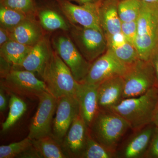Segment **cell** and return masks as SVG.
<instances>
[{
	"label": "cell",
	"mask_w": 158,
	"mask_h": 158,
	"mask_svg": "<svg viewBox=\"0 0 158 158\" xmlns=\"http://www.w3.org/2000/svg\"><path fill=\"white\" fill-rule=\"evenodd\" d=\"M158 98V88L154 87L140 96L123 98L109 110L123 117L134 131L152 123Z\"/></svg>",
	"instance_id": "cell-1"
},
{
	"label": "cell",
	"mask_w": 158,
	"mask_h": 158,
	"mask_svg": "<svg viewBox=\"0 0 158 158\" xmlns=\"http://www.w3.org/2000/svg\"><path fill=\"white\" fill-rule=\"evenodd\" d=\"M90 135L107 149L116 152L122 139L129 129L123 117L109 110H99L88 127Z\"/></svg>",
	"instance_id": "cell-2"
},
{
	"label": "cell",
	"mask_w": 158,
	"mask_h": 158,
	"mask_svg": "<svg viewBox=\"0 0 158 158\" xmlns=\"http://www.w3.org/2000/svg\"><path fill=\"white\" fill-rule=\"evenodd\" d=\"M40 75L45 83L49 93L57 99L62 97L75 95L79 83L56 51H51Z\"/></svg>",
	"instance_id": "cell-3"
},
{
	"label": "cell",
	"mask_w": 158,
	"mask_h": 158,
	"mask_svg": "<svg viewBox=\"0 0 158 158\" xmlns=\"http://www.w3.org/2000/svg\"><path fill=\"white\" fill-rule=\"evenodd\" d=\"M156 6L142 1L137 19L138 30L135 46L139 59L142 60H149L158 43V22Z\"/></svg>",
	"instance_id": "cell-4"
},
{
	"label": "cell",
	"mask_w": 158,
	"mask_h": 158,
	"mask_svg": "<svg viewBox=\"0 0 158 158\" xmlns=\"http://www.w3.org/2000/svg\"><path fill=\"white\" fill-rule=\"evenodd\" d=\"M122 77L124 81L123 98L140 96L157 87L154 70L150 60L138 59L128 66Z\"/></svg>",
	"instance_id": "cell-5"
},
{
	"label": "cell",
	"mask_w": 158,
	"mask_h": 158,
	"mask_svg": "<svg viewBox=\"0 0 158 158\" xmlns=\"http://www.w3.org/2000/svg\"><path fill=\"white\" fill-rule=\"evenodd\" d=\"M1 83L5 90L10 93L29 98H38L44 92L48 91L43 81L35 76L34 73L25 70L12 69Z\"/></svg>",
	"instance_id": "cell-6"
},
{
	"label": "cell",
	"mask_w": 158,
	"mask_h": 158,
	"mask_svg": "<svg viewBox=\"0 0 158 158\" xmlns=\"http://www.w3.org/2000/svg\"><path fill=\"white\" fill-rule=\"evenodd\" d=\"M71 35L80 52L90 63L107 49L104 34L99 30L74 26L72 29Z\"/></svg>",
	"instance_id": "cell-7"
},
{
	"label": "cell",
	"mask_w": 158,
	"mask_h": 158,
	"mask_svg": "<svg viewBox=\"0 0 158 158\" xmlns=\"http://www.w3.org/2000/svg\"><path fill=\"white\" fill-rule=\"evenodd\" d=\"M55 51L68 66L76 81L82 83L87 76L91 63L87 61L68 37L60 36L53 41Z\"/></svg>",
	"instance_id": "cell-8"
},
{
	"label": "cell",
	"mask_w": 158,
	"mask_h": 158,
	"mask_svg": "<svg viewBox=\"0 0 158 158\" xmlns=\"http://www.w3.org/2000/svg\"><path fill=\"white\" fill-rule=\"evenodd\" d=\"M38 98L39 104L27 136L31 140L52 135L53 117L56 110L57 99L48 91L40 94Z\"/></svg>",
	"instance_id": "cell-9"
},
{
	"label": "cell",
	"mask_w": 158,
	"mask_h": 158,
	"mask_svg": "<svg viewBox=\"0 0 158 158\" xmlns=\"http://www.w3.org/2000/svg\"><path fill=\"white\" fill-rule=\"evenodd\" d=\"M128 66L119 61L110 49L91 63L84 83L99 85L110 78L123 76Z\"/></svg>",
	"instance_id": "cell-10"
},
{
	"label": "cell",
	"mask_w": 158,
	"mask_h": 158,
	"mask_svg": "<svg viewBox=\"0 0 158 158\" xmlns=\"http://www.w3.org/2000/svg\"><path fill=\"white\" fill-rule=\"evenodd\" d=\"M80 113L78 102L75 95L62 97L57 99L52 136L61 144L74 119Z\"/></svg>",
	"instance_id": "cell-11"
},
{
	"label": "cell",
	"mask_w": 158,
	"mask_h": 158,
	"mask_svg": "<svg viewBox=\"0 0 158 158\" xmlns=\"http://www.w3.org/2000/svg\"><path fill=\"white\" fill-rule=\"evenodd\" d=\"M100 2L85 3L78 6L68 1H64L61 3V9L66 17L73 23L103 32L99 18Z\"/></svg>",
	"instance_id": "cell-12"
},
{
	"label": "cell",
	"mask_w": 158,
	"mask_h": 158,
	"mask_svg": "<svg viewBox=\"0 0 158 158\" xmlns=\"http://www.w3.org/2000/svg\"><path fill=\"white\" fill-rule=\"evenodd\" d=\"M156 127L152 123L134 131L120 148L117 149V158H144Z\"/></svg>",
	"instance_id": "cell-13"
},
{
	"label": "cell",
	"mask_w": 158,
	"mask_h": 158,
	"mask_svg": "<svg viewBox=\"0 0 158 158\" xmlns=\"http://www.w3.org/2000/svg\"><path fill=\"white\" fill-rule=\"evenodd\" d=\"M88 132V126L80 113L74 119L61 143L62 150L68 158H81Z\"/></svg>",
	"instance_id": "cell-14"
},
{
	"label": "cell",
	"mask_w": 158,
	"mask_h": 158,
	"mask_svg": "<svg viewBox=\"0 0 158 158\" xmlns=\"http://www.w3.org/2000/svg\"><path fill=\"white\" fill-rule=\"evenodd\" d=\"M98 85L79 83L75 93L80 114L88 127L99 110L98 98Z\"/></svg>",
	"instance_id": "cell-15"
},
{
	"label": "cell",
	"mask_w": 158,
	"mask_h": 158,
	"mask_svg": "<svg viewBox=\"0 0 158 158\" xmlns=\"http://www.w3.org/2000/svg\"><path fill=\"white\" fill-rule=\"evenodd\" d=\"M124 81L122 76L110 78L98 85V98L99 110H109L123 99Z\"/></svg>",
	"instance_id": "cell-16"
},
{
	"label": "cell",
	"mask_w": 158,
	"mask_h": 158,
	"mask_svg": "<svg viewBox=\"0 0 158 158\" xmlns=\"http://www.w3.org/2000/svg\"><path fill=\"white\" fill-rule=\"evenodd\" d=\"M118 0H102L100 2L99 18L105 37L121 32V21L118 11Z\"/></svg>",
	"instance_id": "cell-17"
},
{
	"label": "cell",
	"mask_w": 158,
	"mask_h": 158,
	"mask_svg": "<svg viewBox=\"0 0 158 158\" xmlns=\"http://www.w3.org/2000/svg\"><path fill=\"white\" fill-rule=\"evenodd\" d=\"M106 38L107 48L125 65L129 66L140 59L135 46L128 41L121 32Z\"/></svg>",
	"instance_id": "cell-18"
},
{
	"label": "cell",
	"mask_w": 158,
	"mask_h": 158,
	"mask_svg": "<svg viewBox=\"0 0 158 158\" xmlns=\"http://www.w3.org/2000/svg\"><path fill=\"white\" fill-rule=\"evenodd\" d=\"M51 49L48 40L42 38L33 46L21 65L25 70L40 75L50 55Z\"/></svg>",
	"instance_id": "cell-19"
},
{
	"label": "cell",
	"mask_w": 158,
	"mask_h": 158,
	"mask_svg": "<svg viewBox=\"0 0 158 158\" xmlns=\"http://www.w3.org/2000/svg\"><path fill=\"white\" fill-rule=\"evenodd\" d=\"M9 32L10 39L25 45L34 46L42 38L40 27L27 18Z\"/></svg>",
	"instance_id": "cell-20"
},
{
	"label": "cell",
	"mask_w": 158,
	"mask_h": 158,
	"mask_svg": "<svg viewBox=\"0 0 158 158\" xmlns=\"http://www.w3.org/2000/svg\"><path fill=\"white\" fill-rule=\"evenodd\" d=\"M32 47L10 40L1 46V57L14 67L20 66Z\"/></svg>",
	"instance_id": "cell-21"
},
{
	"label": "cell",
	"mask_w": 158,
	"mask_h": 158,
	"mask_svg": "<svg viewBox=\"0 0 158 158\" xmlns=\"http://www.w3.org/2000/svg\"><path fill=\"white\" fill-rule=\"evenodd\" d=\"M32 140L33 146L44 158H67L61 144L52 135Z\"/></svg>",
	"instance_id": "cell-22"
},
{
	"label": "cell",
	"mask_w": 158,
	"mask_h": 158,
	"mask_svg": "<svg viewBox=\"0 0 158 158\" xmlns=\"http://www.w3.org/2000/svg\"><path fill=\"white\" fill-rule=\"evenodd\" d=\"M27 110L25 102L14 94L11 93L9 111L6 120L2 124V131L6 132L20 119Z\"/></svg>",
	"instance_id": "cell-23"
},
{
	"label": "cell",
	"mask_w": 158,
	"mask_h": 158,
	"mask_svg": "<svg viewBox=\"0 0 158 158\" xmlns=\"http://www.w3.org/2000/svg\"><path fill=\"white\" fill-rule=\"evenodd\" d=\"M117 158V152L107 149L95 141L88 132L85 148L80 158Z\"/></svg>",
	"instance_id": "cell-24"
},
{
	"label": "cell",
	"mask_w": 158,
	"mask_h": 158,
	"mask_svg": "<svg viewBox=\"0 0 158 158\" xmlns=\"http://www.w3.org/2000/svg\"><path fill=\"white\" fill-rule=\"evenodd\" d=\"M39 18L40 24L47 31L62 30L66 31L69 30V26L65 20L53 10L46 9L40 11Z\"/></svg>",
	"instance_id": "cell-25"
},
{
	"label": "cell",
	"mask_w": 158,
	"mask_h": 158,
	"mask_svg": "<svg viewBox=\"0 0 158 158\" xmlns=\"http://www.w3.org/2000/svg\"><path fill=\"white\" fill-rule=\"evenodd\" d=\"M142 0H120L118 4V15L121 22L137 20L141 10Z\"/></svg>",
	"instance_id": "cell-26"
},
{
	"label": "cell",
	"mask_w": 158,
	"mask_h": 158,
	"mask_svg": "<svg viewBox=\"0 0 158 158\" xmlns=\"http://www.w3.org/2000/svg\"><path fill=\"white\" fill-rule=\"evenodd\" d=\"M26 18V14L1 5L0 21L1 27L9 31L18 25Z\"/></svg>",
	"instance_id": "cell-27"
},
{
	"label": "cell",
	"mask_w": 158,
	"mask_h": 158,
	"mask_svg": "<svg viewBox=\"0 0 158 158\" xmlns=\"http://www.w3.org/2000/svg\"><path fill=\"white\" fill-rule=\"evenodd\" d=\"M33 146L32 140L27 137L22 141L15 142L8 145L0 146V158L18 157Z\"/></svg>",
	"instance_id": "cell-28"
},
{
	"label": "cell",
	"mask_w": 158,
	"mask_h": 158,
	"mask_svg": "<svg viewBox=\"0 0 158 158\" xmlns=\"http://www.w3.org/2000/svg\"><path fill=\"white\" fill-rule=\"evenodd\" d=\"M3 6L24 14L33 12L34 10L33 0H2Z\"/></svg>",
	"instance_id": "cell-29"
},
{
	"label": "cell",
	"mask_w": 158,
	"mask_h": 158,
	"mask_svg": "<svg viewBox=\"0 0 158 158\" xmlns=\"http://www.w3.org/2000/svg\"><path fill=\"white\" fill-rule=\"evenodd\" d=\"M137 20L128 22H121L122 33L128 41L134 46L137 37Z\"/></svg>",
	"instance_id": "cell-30"
},
{
	"label": "cell",
	"mask_w": 158,
	"mask_h": 158,
	"mask_svg": "<svg viewBox=\"0 0 158 158\" xmlns=\"http://www.w3.org/2000/svg\"><path fill=\"white\" fill-rule=\"evenodd\" d=\"M144 158H158V127H156Z\"/></svg>",
	"instance_id": "cell-31"
},
{
	"label": "cell",
	"mask_w": 158,
	"mask_h": 158,
	"mask_svg": "<svg viewBox=\"0 0 158 158\" xmlns=\"http://www.w3.org/2000/svg\"><path fill=\"white\" fill-rule=\"evenodd\" d=\"M149 60L150 61L153 67L155 74L156 87L158 88V43L153 51Z\"/></svg>",
	"instance_id": "cell-32"
},
{
	"label": "cell",
	"mask_w": 158,
	"mask_h": 158,
	"mask_svg": "<svg viewBox=\"0 0 158 158\" xmlns=\"http://www.w3.org/2000/svg\"><path fill=\"white\" fill-rule=\"evenodd\" d=\"M18 158H43L42 155L37 149L33 146L21 154Z\"/></svg>",
	"instance_id": "cell-33"
},
{
	"label": "cell",
	"mask_w": 158,
	"mask_h": 158,
	"mask_svg": "<svg viewBox=\"0 0 158 158\" xmlns=\"http://www.w3.org/2000/svg\"><path fill=\"white\" fill-rule=\"evenodd\" d=\"M11 65L10 63L1 57V76L2 78H4L12 69L10 67Z\"/></svg>",
	"instance_id": "cell-34"
},
{
	"label": "cell",
	"mask_w": 158,
	"mask_h": 158,
	"mask_svg": "<svg viewBox=\"0 0 158 158\" xmlns=\"http://www.w3.org/2000/svg\"><path fill=\"white\" fill-rule=\"evenodd\" d=\"M5 90V88L1 85V88H0V111L1 112L5 111L7 108V101Z\"/></svg>",
	"instance_id": "cell-35"
},
{
	"label": "cell",
	"mask_w": 158,
	"mask_h": 158,
	"mask_svg": "<svg viewBox=\"0 0 158 158\" xmlns=\"http://www.w3.org/2000/svg\"><path fill=\"white\" fill-rule=\"evenodd\" d=\"M9 32L8 30L1 27L0 29V45L2 46L10 40Z\"/></svg>",
	"instance_id": "cell-36"
},
{
	"label": "cell",
	"mask_w": 158,
	"mask_h": 158,
	"mask_svg": "<svg viewBox=\"0 0 158 158\" xmlns=\"http://www.w3.org/2000/svg\"><path fill=\"white\" fill-rule=\"evenodd\" d=\"M152 123H153L156 127H158V98L156 104L154 113Z\"/></svg>",
	"instance_id": "cell-37"
},
{
	"label": "cell",
	"mask_w": 158,
	"mask_h": 158,
	"mask_svg": "<svg viewBox=\"0 0 158 158\" xmlns=\"http://www.w3.org/2000/svg\"><path fill=\"white\" fill-rule=\"evenodd\" d=\"M70 1H74V2L79 3L80 5H82V4H85V3L99 2L102 0H70Z\"/></svg>",
	"instance_id": "cell-38"
},
{
	"label": "cell",
	"mask_w": 158,
	"mask_h": 158,
	"mask_svg": "<svg viewBox=\"0 0 158 158\" xmlns=\"http://www.w3.org/2000/svg\"><path fill=\"white\" fill-rule=\"evenodd\" d=\"M144 2L152 4V5H158V0H142Z\"/></svg>",
	"instance_id": "cell-39"
},
{
	"label": "cell",
	"mask_w": 158,
	"mask_h": 158,
	"mask_svg": "<svg viewBox=\"0 0 158 158\" xmlns=\"http://www.w3.org/2000/svg\"><path fill=\"white\" fill-rule=\"evenodd\" d=\"M156 15L157 18L158 22V5H156Z\"/></svg>",
	"instance_id": "cell-40"
},
{
	"label": "cell",
	"mask_w": 158,
	"mask_h": 158,
	"mask_svg": "<svg viewBox=\"0 0 158 158\" xmlns=\"http://www.w3.org/2000/svg\"><path fill=\"white\" fill-rule=\"evenodd\" d=\"M118 1H120V0H118Z\"/></svg>",
	"instance_id": "cell-41"
},
{
	"label": "cell",
	"mask_w": 158,
	"mask_h": 158,
	"mask_svg": "<svg viewBox=\"0 0 158 158\" xmlns=\"http://www.w3.org/2000/svg\"><path fill=\"white\" fill-rule=\"evenodd\" d=\"M1 1H2V0H1Z\"/></svg>",
	"instance_id": "cell-42"
}]
</instances>
